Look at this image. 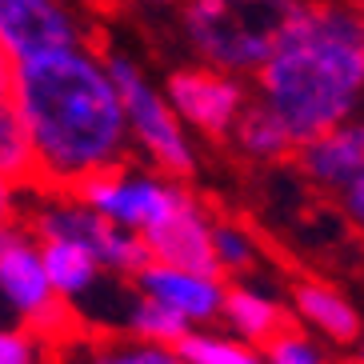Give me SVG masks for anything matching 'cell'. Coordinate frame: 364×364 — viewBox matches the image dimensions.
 <instances>
[{
  "instance_id": "6da1fadb",
  "label": "cell",
  "mask_w": 364,
  "mask_h": 364,
  "mask_svg": "<svg viewBox=\"0 0 364 364\" xmlns=\"http://www.w3.org/2000/svg\"><path fill=\"white\" fill-rule=\"evenodd\" d=\"M33 144L36 193L76 196L129 156V124L105 60L85 48L44 53L12 68V92Z\"/></svg>"
},
{
  "instance_id": "7a4b0ae2",
  "label": "cell",
  "mask_w": 364,
  "mask_h": 364,
  "mask_svg": "<svg viewBox=\"0 0 364 364\" xmlns=\"http://www.w3.org/2000/svg\"><path fill=\"white\" fill-rule=\"evenodd\" d=\"M257 100L309 144L364 100V12L341 0H309L257 73Z\"/></svg>"
},
{
  "instance_id": "3957f363",
  "label": "cell",
  "mask_w": 364,
  "mask_h": 364,
  "mask_svg": "<svg viewBox=\"0 0 364 364\" xmlns=\"http://www.w3.org/2000/svg\"><path fill=\"white\" fill-rule=\"evenodd\" d=\"M309 0H181L188 44L208 68L257 76Z\"/></svg>"
},
{
  "instance_id": "277c9868",
  "label": "cell",
  "mask_w": 364,
  "mask_h": 364,
  "mask_svg": "<svg viewBox=\"0 0 364 364\" xmlns=\"http://www.w3.org/2000/svg\"><path fill=\"white\" fill-rule=\"evenodd\" d=\"M105 73L117 85L120 108H124V124H129L132 140H136L144 156L156 164V172H164L168 181H188L196 172L193 144L184 136L181 117L172 112V105L164 100V92L149 85V76L132 65L129 56L105 53Z\"/></svg>"
},
{
  "instance_id": "5b68a950",
  "label": "cell",
  "mask_w": 364,
  "mask_h": 364,
  "mask_svg": "<svg viewBox=\"0 0 364 364\" xmlns=\"http://www.w3.org/2000/svg\"><path fill=\"white\" fill-rule=\"evenodd\" d=\"M28 232L36 240H73L85 252H92L100 268L108 272H120V277H136L140 268L149 264V252H144V240L129 228L105 220L100 213H92L88 204L68 200V196H56L33 213L28 220Z\"/></svg>"
},
{
  "instance_id": "8992f818",
  "label": "cell",
  "mask_w": 364,
  "mask_h": 364,
  "mask_svg": "<svg viewBox=\"0 0 364 364\" xmlns=\"http://www.w3.org/2000/svg\"><path fill=\"white\" fill-rule=\"evenodd\" d=\"M188 188L181 181H164V176H152V172H136L129 164H120L112 172H100L88 184H80V193L68 196V200L88 204L92 213H100L105 220L129 228V232H149L152 225H161L164 216L176 208V204L188 200Z\"/></svg>"
},
{
  "instance_id": "52a82bcc",
  "label": "cell",
  "mask_w": 364,
  "mask_h": 364,
  "mask_svg": "<svg viewBox=\"0 0 364 364\" xmlns=\"http://www.w3.org/2000/svg\"><path fill=\"white\" fill-rule=\"evenodd\" d=\"M164 100L181 117V124H193L208 140H225L232 136L236 120H240V112L248 105V88L240 76H228L208 65H193V68L168 73Z\"/></svg>"
},
{
  "instance_id": "ba28073f",
  "label": "cell",
  "mask_w": 364,
  "mask_h": 364,
  "mask_svg": "<svg viewBox=\"0 0 364 364\" xmlns=\"http://www.w3.org/2000/svg\"><path fill=\"white\" fill-rule=\"evenodd\" d=\"M0 48L12 65L80 48V28L60 0H0Z\"/></svg>"
},
{
  "instance_id": "9c48e42d",
  "label": "cell",
  "mask_w": 364,
  "mask_h": 364,
  "mask_svg": "<svg viewBox=\"0 0 364 364\" xmlns=\"http://www.w3.org/2000/svg\"><path fill=\"white\" fill-rule=\"evenodd\" d=\"M140 240H144V252H149L152 264H168V268H181V272H200V277H220L216 252H213V220L204 216V208L193 196L184 204H176L161 225L140 232Z\"/></svg>"
},
{
  "instance_id": "30bf717a",
  "label": "cell",
  "mask_w": 364,
  "mask_h": 364,
  "mask_svg": "<svg viewBox=\"0 0 364 364\" xmlns=\"http://www.w3.org/2000/svg\"><path fill=\"white\" fill-rule=\"evenodd\" d=\"M132 284L140 289V296L156 300L164 309H172L176 316H184L188 324L216 321L225 309V280L220 277H200V272H181L168 264H144L132 277Z\"/></svg>"
},
{
  "instance_id": "8fae6325",
  "label": "cell",
  "mask_w": 364,
  "mask_h": 364,
  "mask_svg": "<svg viewBox=\"0 0 364 364\" xmlns=\"http://www.w3.org/2000/svg\"><path fill=\"white\" fill-rule=\"evenodd\" d=\"M292 161L312 184L341 193L356 176H364V120H344L336 129L312 136L309 144H300Z\"/></svg>"
},
{
  "instance_id": "7c38bea8",
  "label": "cell",
  "mask_w": 364,
  "mask_h": 364,
  "mask_svg": "<svg viewBox=\"0 0 364 364\" xmlns=\"http://www.w3.org/2000/svg\"><path fill=\"white\" fill-rule=\"evenodd\" d=\"M0 296L12 304V312L24 324H33L41 312L56 304V292L48 284V272L41 264V248L28 236H16L4 252H0Z\"/></svg>"
},
{
  "instance_id": "4fadbf2b",
  "label": "cell",
  "mask_w": 364,
  "mask_h": 364,
  "mask_svg": "<svg viewBox=\"0 0 364 364\" xmlns=\"http://www.w3.org/2000/svg\"><path fill=\"white\" fill-rule=\"evenodd\" d=\"M292 309L312 332H321L332 344H356L360 341V316L336 289L321 280H296L292 284Z\"/></svg>"
},
{
  "instance_id": "5bb4252c",
  "label": "cell",
  "mask_w": 364,
  "mask_h": 364,
  "mask_svg": "<svg viewBox=\"0 0 364 364\" xmlns=\"http://www.w3.org/2000/svg\"><path fill=\"white\" fill-rule=\"evenodd\" d=\"M220 312L228 316L236 336H245L252 348H264L277 332L292 328V316L284 312V304H277L272 296H264L257 289H228Z\"/></svg>"
},
{
  "instance_id": "9a60e30c",
  "label": "cell",
  "mask_w": 364,
  "mask_h": 364,
  "mask_svg": "<svg viewBox=\"0 0 364 364\" xmlns=\"http://www.w3.org/2000/svg\"><path fill=\"white\" fill-rule=\"evenodd\" d=\"M232 140L248 161H260V164H280V161L296 156V140L289 136V129L260 100H248L245 105V112H240V120H236V129H232Z\"/></svg>"
},
{
  "instance_id": "2e32d148",
  "label": "cell",
  "mask_w": 364,
  "mask_h": 364,
  "mask_svg": "<svg viewBox=\"0 0 364 364\" xmlns=\"http://www.w3.org/2000/svg\"><path fill=\"white\" fill-rule=\"evenodd\" d=\"M36 248H41V264L48 272V284H53V292L60 300L80 296V292H88L97 284L100 264L80 245H73V240H41Z\"/></svg>"
},
{
  "instance_id": "e0dca14e",
  "label": "cell",
  "mask_w": 364,
  "mask_h": 364,
  "mask_svg": "<svg viewBox=\"0 0 364 364\" xmlns=\"http://www.w3.org/2000/svg\"><path fill=\"white\" fill-rule=\"evenodd\" d=\"M0 181L12 188H36L33 144L12 100H0Z\"/></svg>"
},
{
  "instance_id": "ac0fdd59",
  "label": "cell",
  "mask_w": 364,
  "mask_h": 364,
  "mask_svg": "<svg viewBox=\"0 0 364 364\" xmlns=\"http://www.w3.org/2000/svg\"><path fill=\"white\" fill-rule=\"evenodd\" d=\"M129 328H132V336H136L140 344H164V348H176V344L193 332V324L184 321V316H176L172 309L156 304V300L140 296L136 304H132V312H129Z\"/></svg>"
},
{
  "instance_id": "d6986e66",
  "label": "cell",
  "mask_w": 364,
  "mask_h": 364,
  "mask_svg": "<svg viewBox=\"0 0 364 364\" xmlns=\"http://www.w3.org/2000/svg\"><path fill=\"white\" fill-rule=\"evenodd\" d=\"M176 356L184 364H264V353L245 341H228L213 332H188L176 344Z\"/></svg>"
},
{
  "instance_id": "ffe728a7",
  "label": "cell",
  "mask_w": 364,
  "mask_h": 364,
  "mask_svg": "<svg viewBox=\"0 0 364 364\" xmlns=\"http://www.w3.org/2000/svg\"><path fill=\"white\" fill-rule=\"evenodd\" d=\"M213 252H216V268L220 277H245L248 268L257 264V240L236 225L216 220L213 225Z\"/></svg>"
},
{
  "instance_id": "44dd1931",
  "label": "cell",
  "mask_w": 364,
  "mask_h": 364,
  "mask_svg": "<svg viewBox=\"0 0 364 364\" xmlns=\"http://www.w3.org/2000/svg\"><path fill=\"white\" fill-rule=\"evenodd\" d=\"M260 353H264V364H328V356L321 353V344H312L296 324L277 332Z\"/></svg>"
},
{
  "instance_id": "7402d4cb",
  "label": "cell",
  "mask_w": 364,
  "mask_h": 364,
  "mask_svg": "<svg viewBox=\"0 0 364 364\" xmlns=\"http://www.w3.org/2000/svg\"><path fill=\"white\" fill-rule=\"evenodd\" d=\"M88 364H184V360L176 356V348H164V344H112V348L92 353Z\"/></svg>"
},
{
  "instance_id": "603a6c76",
  "label": "cell",
  "mask_w": 364,
  "mask_h": 364,
  "mask_svg": "<svg viewBox=\"0 0 364 364\" xmlns=\"http://www.w3.org/2000/svg\"><path fill=\"white\" fill-rule=\"evenodd\" d=\"M0 364H41V344L24 328H0Z\"/></svg>"
},
{
  "instance_id": "cb8c5ba5",
  "label": "cell",
  "mask_w": 364,
  "mask_h": 364,
  "mask_svg": "<svg viewBox=\"0 0 364 364\" xmlns=\"http://www.w3.org/2000/svg\"><path fill=\"white\" fill-rule=\"evenodd\" d=\"M341 208H344V216L364 232V176H356L348 188H341Z\"/></svg>"
},
{
  "instance_id": "d4e9b609",
  "label": "cell",
  "mask_w": 364,
  "mask_h": 364,
  "mask_svg": "<svg viewBox=\"0 0 364 364\" xmlns=\"http://www.w3.org/2000/svg\"><path fill=\"white\" fill-rule=\"evenodd\" d=\"M0 225H16V188L0 181Z\"/></svg>"
},
{
  "instance_id": "484cf974",
  "label": "cell",
  "mask_w": 364,
  "mask_h": 364,
  "mask_svg": "<svg viewBox=\"0 0 364 364\" xmlns=\"http://www.w3.org/2000/svg\"><path fill=\"white\" fill-rule=\"evenodd\" d=\"M12 60H9V53L0 48V100H9V92H12Z\"/></svg>"
},
{
  "instance_id": "4316f807",
  "label": "cell",
  "mask_w": 364,
  "mask_h": 364,
  "mask_svg": "<svg viewBox=\"0 0 364 364\" xmlns=\"http://www.w3.org/2000/svg\"><path fill=\"white\" fill-rule=\"evenodd\" d=\"M16 236H24V228H21V225H0V252H4V248H9L12 240H16Z\"/></svg>"
},
{
  "instance_id": "83f0119b",
  "label": "cell",
  "mask_w": 364,
  "mask_h": 364,
  "mask_svg": "<svg viewBox=\"0 0 364 364\" xmlns=\"http://www.w3.org/2000/svg\"><path fill=\"white\" fill-rule=\"evenodd\" d=\"M360 364H364V336H360Z\"/></svg>"
},
{
  "instance_id": "f1b7e54d",
  "label": "cell",
  "mask_w": 364,
  "mask_h": 364,
  "mask_svg": "<svg viewBox=\"0 0 364 364\" xmlns=\"http://www.w3.org/2000/svg\"><path fill=\"white\" fill-rule=\"evenodd\" d=\"M144 4H164V0H144Z\"/></svg>"
},
{
  "instance_id": "f546056e",
  "label": "cell",
  "mask_w": 364,
  "mask_h": 364,
  "mask_svg": "<svg viewBox=\"0 0 364 364\" xmlns=\"http://www.w3.org/2000/svg\"><path fill=\"white\" fill-rule=\"evenodd\" d=\"M360 4H364V0H360Z\"/></svg>"
}]
</instances>
